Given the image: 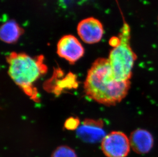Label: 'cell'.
<instances>
[{"instance_id":"cell-1","label":"cell","mask_w":158,"mask_h":157,"mask_svg":"<svg viewBox=\"0 0 158 157\" xmlns=\"http://www.w3.org/2000/svg\"><path fill=\"white\" fill-rule=\"evenodd\" d=\"M131 84V81L117 80L108 59L100 58L88 71L84 89L90 99L105 105L114 106L127 96Z\"/></svg>"},{"instance_id":"cell-2","label":"cell","mask_w":158,"mask_h":157,"mask_svg":"<svg viewBox=\"0 0 158 157\" xmlns=\"http://www.w3.org/2000/svg\"><path fill=\"white\" fill-rule=\"evenodd\" d=\"M8 74L14 82L35 102L39 98L35 83L47 71L44 57L40 55L32 57L23 53L12 52L6 57Z\"/></svg>"},{"instance_id":"cell-3","label":"cell","mask_w":158,"mask_h":157,"mask_svg":"<svg viewBox=\"0 0 158 157\" xmlns=\"http://www.w3.org/2000/svg\"><path fill=\"white\" fill-rule=\"evenodd\" d=\"M123 25L119 35L118 44L109 54V62L117 80L129 81L133 75V70L137 56L131 46V30L123 17Z\"/></svg>"},{"instance_id":"cell-4","label":"cell","mask_w":158,"mask_h":157,"mask_svg":"<svg viewBox=\"0 0 158 157\" xmlns=\"http://www.w3.org/2000/svg\"><path fill=\"white\" fill-rule=\"evenodd\" d=\"M130 139L123 132L113 131L102 141V148L107 157H126L131 148Z\"/></svg>"},{"instance_id":"cell-5","label":"cell","mask_w":158,"mask_h":157,"mask_svg":"<svg viewBox=\"0 0 158 157\" xmlns=\"http://www.w3.org/2000/svg\"><path fill=\"white\" fill-rule=\"evenodd\" d=\"M57 53L61 58L70 63L74 64L84 56L85 50L81 42L75 36L66 35L58 41Z\"/></svg>"},{"instance_id":"cell-6","label":"cell","mask_w":158,"mask_h":157,"mask_svg":"<svg viewBox=\"0 0 158 157\" xmlns=\"http://www.w3.org/2000/svg\"><path fill=\"white\" fill-rule=\"evenodd\" d=\"M77 31L82 41L88 44H94L100 42L104 34L102 22L94 18H87L80 22Z\"/></svg>"},{"instance_id":"cell-7","label":"cell","mask_w":158,"mask_h":157,"mask_svg":"<svg viewBox=\"0 0 158 157\" xmlns=\"http://www.w3.org/2000/svg\"><path fill=\"white\" fill-rule=\"evenodd\" d=\"M103 121L87 119L76 130V134L82 141L94 143L102 141L106 136Z\"/></svg>"},{"instance_id":"cell-8","label":"cell","mask_w":158,"mask_h":157,"mask_svg":"<svg viewBox=\"0 0 158 157\" xmlns=\"http://www.w3.org/2000/svg\"><path fill=\"white\" fill-rule=\"evenodd\" d=\"M131 147L133 151L140 154L149 152L154 145L152 134L143 129H137L131 132L129 137Z\"/></svg>"},{"instance_id":"cell-9","label":"cell","mask_w":158,"mask_h":157,"mask_svg":"<svg viewBox=\"0 0 158 157\" xmlns=\"http://www.w3.org/2000/svg\"><path fill=\"white\" fill-rule=\"evenodd\" d=\"M23 33L24 30L18 23L10 20L2 25L0 29V38L5 43H15Z\"/></svg>"},{"instance_id":"cell-10","label":"cell","mask_w":158,"mask_h":157,"mask_svg":"<svg viewBox=\"0 0 158 157\" xmlns=\"http://www.w3.org/2000/svg\"><path fill=\"white\" fill-rule=\"evenodd\" d=\"M52 157H77L74 151L70 147L63 145L54 151Z\"/></svg>"},{"instance_id":"cell-11","label":"cell","mask_w":158,"mask_h":157,"mask_svg":"<svg viewBox=\"0 0 158 157\" xmlns=\"http://www.w3.org/2000/svg\"><path fill=\"white\" fill-rule=\"evenodd\" d=\"M79 120L78 119L71 117L66 120L64 127L68 130H74L79 127Z\"/></svg>"}]
</instances>
